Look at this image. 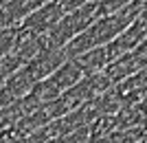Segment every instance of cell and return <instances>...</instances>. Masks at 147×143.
Segmentation results:
<instances>
[{
	"label": "cell",
	"mask_w": 147,
	"mask_h": 143,
	"mask_svg": "<svg viewBox=\"0 0 147 143\" xmlns=\"http://www.w3.org/2000/svg\"><path fill=\"white\" fill-rule=\"evenodd\" d=\"M64 16H66V11L61 9L59 2H57V0H49L46 5H42L33 13H29V16L18 24V40L24 42V40L44 37Z\"/></svg>",
	"instance_id": "6da1fadb"
},
{
	"label": "cell",
	"mask_w": 147,
	"mask_h": 143,
	"mask_svg": "<svg viewBox=\"0 0 147 143\" xmlns=\"http://www.w3.org/2000/svg\"><path fill=\"white\" fill-rule=\"evenodd\" d=\"M18 44H20V40H18V26L2 29V31H0V60H2L9 51H13Z\"/></svg>",
	"instance_id": "7a4b0ae2"
}]
</instances>
